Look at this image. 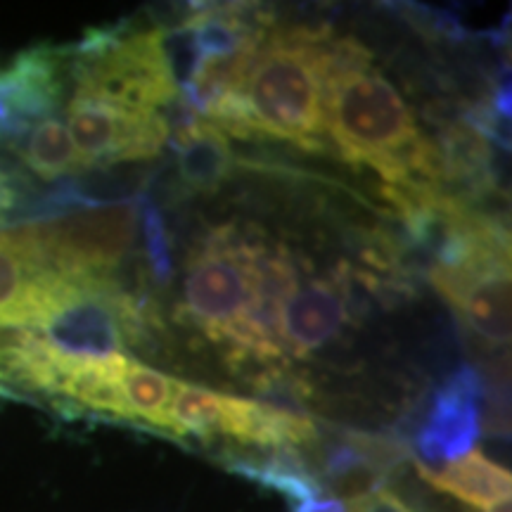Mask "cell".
<instances>
[{
  "label": "cell",
  "mask_w": 512,
  "mask_h": 512,
  "mask_svg": "<svg viewBox=\"0 0 512 512\" xmlns=\"http://www.w3.org/2000/svg\"><path fill=\"white\" fill-rule=\"evenodd\" d=\"M323 121L347 162L370 166L392 188L441 190L432 140L356 38L330 41Z\"/></svg>",
  "instance_id": "1"
},
{
  "label": "cell",
  "mask_w": 512,
  "mask_h": 512,
  "mask_svg": "<svg viewBox=\"0 0 512 512\" xmlns=\"http://www.w3.org/2000/svg\"><path fill=\"white\" fill-rule=\"evenodd\" d=\"M330 41L328 29H268L240 88L254 133L323 150Z\"/></svg>",
  "instance_id": "2"
},
{
  "label": "cell",
  "mask_w": 512,
  "mask_h": 512,
  "mask_svg": "<svg viewBox=\"0 0 512 512\" xmlns=\"http://www.w3.org/2000/svg\"><path fill=\"white\" fill-rule=\"evenodd\" d=\"M19 228L64 278L112 280L136 242L138 202L93 204Z\"/></svg>",
  "instance_id": "3"
},
{
  "label": "cell",
  "mask_w": 512,
  "mask_h": 512,
  "mask_svg": "<svg viewBox=\"0 0 512 512\" xmlns=\"http://www.w3.org/2000/svg\"><path fill=\"white\" fill-rule=\"evenodd\" d=\"M261 245L240 238L233 226H223L190 256L183 285L181 316L207 337L242 316L256 292V256Z\"/></svg>",
  "instance_id": "4"
},
{
  "label": "cell",
  "mask_w": 512,
  "mask_h": 512,
  "mask_svg": "<svg viewBox=\"0 0 512 512\" xmlns=\"http://www.w3.org/2000/svg\"><path fill=\"white\" fill-rule=\"evenodd\" d=\"M67 131L88 166L157 157L171 136L162 112L131 110L83 91L69 100Z\"/></svg>",
  "instance_id": "5"
},
{
  "label": "cell",
  "mask_w": 512,
  "mask_h": 512,
  "mask_svg": "<svg viewBox=\"0 0 512 512\" xmlns=\"http://www.w3.org/2000/svg\"><path fill=\"white\" fill-rule=\"evenodd\" d=\"M83 283L53 271L19 226L0 233V328H41Z\"/></svg>",
  "instance_id": "6"
},
{
  "label": "cell",
  "mask_w": 512,
  "mask_h": 512,
  "mask_svg": "<svg viewBox=\"0 0 512 512\" xmlns=\"http://www.w3.org/2000/svg\"><path fill=\"white\" fill-rule=\"evenodd\" d=\"M486 380L479 370L465 366L453 373L432 396L427 418L415 434V451L422 467L467 456L484 432Z\"/></svg>",
  "instance_id": "7"
},
{
  "label": "cell",
  "mask_w": 512,
  "mask_h": 512,
  "mask_svg": "<svg viewBox=\"0 0 512 512\" xmlns=\"http://www.w3.org/2000/svg\"><path fill=\"white\" fill-rule=\"evenodd\" d=\"M430 283L465 318L467 328L496 347L510 342V254H484L451 271H432Z\"/></svg>",
  "instance_id": "8"
},
{
  "label": "cell",
  "mask_w": 512,
  "mask_h": 512,
  "mask_svg": "<svg viewBox=\"0 0 512 512\" xmlns=\"http://www.w3.org/2000/svg\"><path fill=\"white\" fill-rule=\"evenodd\" d=\"M349 280L344 268L328 280H311L299 285L280 306L278 342L294 356L311 351L337 337L349 320Z\"/></svg>",
  "instance_id": "9"
},
{
  "label": "cell",
  "mask_w": 512,
  "mask_h": 512,
  "mask_svg": "<svg viewBox=\"0 0 512 512\" xmlns=\"http://www.w3.org/2000/svg\"><path fill=\"white\" fill-rule=\"evenodd\" d=\"M174 150L178 176L192 192H216L233 166L226 133L200 117H188L174 126Z\"/></svg>",
  "instance_id": "10"
},
{
  "label": "cell",
  "mask_w": 512,
  "mask_h": 512,
  "mask_svg": "<svg viewBox=\"0 0 512 512\" xmlns=\"http://www.w3.org/2000/svg\"><path fill=\"white\" fill-rule=\"evenodd\" d=\"M128 361L131 358H126L124 354L110 358L67 356L53 394L62 396V399L72 401L81 408H91V411L126 418L121 380H124Z\"/></svg>",
  "instance_id": "11"
},
{
  "label": "cell",
  "mask_w": 512,
  "mask_h": 512,
  "mask_svg": "<svg viewBox=\"0 0 512 512\" xmlns=\"http://www.w3.org/2000/svg\"><path fill=\"white\" fill-rule=\"evenodd\" d=\"M418 467L420 477L425 479L432 489L444 491V494L458 498L460 503L472 505V508H491V505L510 501L512 477L510 470H503L494 460L484 453L470 451L467 456L453 460L448 467L430 470V467Z\"/></svg>",
  "instance_id": "12"
},
{
  "label": "cell",
  "mask_w": 512,
  "mask_h": 512,
  "mask_svg": "<svg viewBox=\"0 0 512 512\" xmlns=\"http://www.w3.org/2000/svg\"><path fill=\"white\" fill-rule=\"evenodd\" d=\"M19 155L43 181H57V178L88 169L86 159L79 155L72 143L67 126L55 117L38 121L24 133Z\"/></svg>",
  "instance_id": "13"
},
{
  "label": "cell",
  "mask_w": 512,
  "mask_h": 512,
  "mask_svg": "<svg viewBox=\"0 0 512 512\" xmlns=\"http://www.w3.org/2000/svg\"><path fill=\"white\" fill-rule=\"evenodd\" d=\"M178 380L143 366V363L128 361L121 394H124L126 420H143L147 425L171 432V401H174Z\"/></svg>",
  "instance_id": "14"
},
{
  "label": "cell",
  "mask_w": 512,
  "mask_h": 512,
  "mask_svg": "<svg viewBox=\"0 0 512 512\" xmlns=\"http://www.w3.org/2000/svg\"><path fill=\"white\" fill-rule=\"evenodd\" d=\"M223 394L211 389L197 387V384L178 382L174 401H171V432L176 434H197L202 439H211L219 434Z\"/></svg>",
  "instance_id": "15"
},
{
  "label": "cell",
  "mask_w": 512,
  "mask_h": 512,
  "mask_svg": "<svg viewBox=\"0 0 512 512\" xmlns=\"http://www.w3.org/2000/svg\"><path fill=\"white\" fill-rule=\"evenodd\" d=\"M138 214L145 235L147 264H150V271L157 283L166 285L174 278V252H171V240L169 233H166L162 211L155 202L143 200L138 202Z\"/></svg>",
  "instance_id": "16"
},
{
  "label": "cell",
  "mask_w": 512,
  "mask_h": 512,
  "mask_svg": "<svg viewBox=\"0 0 512 512\" xmlns=\"http://www.w3.org/2000/svg\"><path fill=\"white\" fill-rule=\"evenodd\" d=\"M292 512H349V505L344 498H313L297 505Z\"/></svg>",
  "instance_id": "17"
},
{
  "label": "cell",
  "mask_w": 512,
  "mask_h": 512,
  "mask_svg": "<svg viewBox=\"0 0 512 512\" xmlns=\"http://www.w3.org/2000/svg\"><path fill=\"white\" fill-rule=\"evenodd\" d=\"M12 204H15V190H12L8 178L0 174V226L8 221Z\"/></svg>",
  "instance_id": "18"
},
{
  "label": "cell",
  "mask_w": 512,
  "mask_h": 512,
  "mask_svg": "<svg viewBox=\"0 0 512 512\" xmlns=\"http://www.w3.org/2000/svg\"><path fill=\"white\" fill-rule=\"evenodd\" d=\"M486 512H510V501H503V503L491 505V508H486Z\"/></svg>",
  "instance_id": "19"
}]
</instances>
